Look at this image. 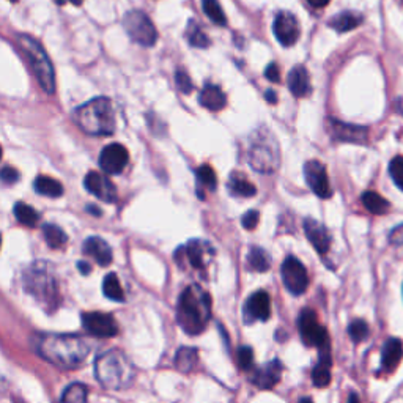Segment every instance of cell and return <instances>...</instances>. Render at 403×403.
I'll use <instances>...</instances> for the list:
<instances>
[{
  "instance_id": "cell-1",
  "label": "cell",
  "mask_w": 403,
  "mask_h": 403,
  "mask_svg": "<svg viewBox=\"0 0 403 403\" xmlns=\"http://www.w3.org/2000/svg\"><path fill=\"white\" fill-rule=\"evenodd\" d=\"M35 343L43 359L62 369L77 367L90 353L89 343L75 334H40Z\"/></svg>"
},
{
  "instance_id": "cell-2",
  "label": "cell",
  "mask_w": 403,
  "mask_h": 403,
  "mask_svg": "<svg viewBox=\"0 0 403 403\" xmlns=\"http://www.w3.org/2000/svg\"><path fill=\"white\" fill-rule=\"evenodd\" d=\"M211 318V296L199 285H189L180 295L177 323L189 335L200 334Z\"/></svg>"
},
{
  "instance_id": "cell-3",
  "label": "cell",
  "mask_w": 403,
  "mask_h": 403,
  "mask_svg": "<svg viewBox=\"0 0 403 403\" xmlns=\"http://www.w3.org/2000/svg\"><path fill=\"white\" fill-rule=\"evenodd\" d=\"M95 375L106 389L123 391L133 383L136 370L127 355L119 350H111L98 356L95 362Z\"/></svg>"
},
{
  "instance_id": "cell-4",
  "label": "cell",
  "mask_w": 403,
  "mask_h": 403,
  "mask_svg": "<svg viewBox=\"0 0 403 403\" xmlns=\"http://www.w3.org/2000/svg\"><path fill=\"white\" fill-rule=\"evenodd\" d=\"M77 127L90 136H112L115 131V112L112 101L106 97L93 98L75 112Z\"/></svg>"
},
{
  "instance_id": "cell-5",
  "label": "cell",
  "mask_w": 403,
  "mask_h": 403,
  "mask_svg": "<svg viewBox=\"0 0 403 403\" xmlns=\"http://www.w3.org/2000/svg\"><path fill=\"white\" fill-rule=\"evenodd\" d=\"M249 166L260 173H273L279 167V144L268 128L254 131L247 150Z\"/></svg>"
},
{
  "instance_id": "cell-6",
  "label": "cell",
  "mask_w": 403,
  "mask_h": 403,
  "mask_svg": "<svg viewBox=\"0 0 403 403\" xmlns=\"http://www.w3.org/2000/svg\"><path fill=\"white\" fill-rule=\"evenodd\" d=\"M18 41L19 46L23 48V50L26 53L28 62H31V67L35 72L36 79H38L41 89L48 95H54L55 72L45 48H43L41 43L36 41L33 36L26 33L18 35Z\"/></svg>"
},
{
  "instance_id": "cell-7",
  "label": "cell",
  "mask_w": 403,
  "mask_h": 403,
  "mask_svg": "<svg viewBox=\"0 0 403 403\" xmlns=\"http://www.w3.org/2000/svg\"><path fill=\"white\" fill-rule=\"evenodd\" d=\"M123 26L127 28L128 35L131 40L136 41L137 45L150 48L155 46L158 40V32L156 27L153 26L151 19L141 10H133L127 13V16L123 19Z\"/></svg>"
},
{
  "instance_id": "cell-8",
  "label": "cell",
  "mask_w": 403,
  "mask_h": 403,
  "mask_svg": "<svg viewBox=\"0 0 403 403\" xmlns=\"http://www.w3.org/2000/svg\"><path fill=\"white\" fill-rule=\"evenodd\" d=\"M298 329L301 339L309 347H317L320 351L329 350V335L326 329L318 323L317 313L312 309H304L299 313Z\"/></svg>"
},
{
  "instance_id": "cell-9",
  "label": "cell",
  "mask_w": 403,
  "mask_h": 403,
  "mask_svg": "<svg viewBox=\"0 0 403 403\" xmlns=\"http://www.w3.org/2000/svg\"><path fill=\"white\" fill-rule=\"evenodd\" d=\"M24 282H27V291L35 295L36 299H46V301L54 303L57 296V287L53 276L46 273V269L40 267V263H35L32 269L27 271L24 276Z\"/></svg>"
},
{
  "instance_id": "cell-10",
  "label": "cell",
  "mask_w": 403,
  "mask_h": 403,
  "mask_svg": "<svg viewBox=\"0 0 403 403\" xmlns=\"http://www.w3.org/2000/svg\"><path fill=\"white\" fill-rule=\"evenodd\" d=\"M281 273L285 289H287L291 295H303L307 287H309V274H307L306 267L296 257H293V255H289V257L284 260Z\"/></svg>"
},
{
  "instance_id": "cell-11",
  "label": "cell",
  "mask_w": 403,
  "mask_h": 403,
  "mask_svg": "<svg viewBox=\"0 0 403 403\" xmlns=\"http://www.w3.org/2000/svg\"><path fill=\"white\" fill-rule=\"evenodd\" d=\"M304 177L307 185L312 189L315 195H318L320 199H329L333 195L331 185H329L328 172L326 167L317 159L307 161L304 164Z\"/></svg>"
},
{
  "instance_id": "cell-12",
  "label": "cell",
  "mask_w": 403,
  "mask_h": 403,
  "mask_svg": "<svg viewBox=\"0 0 403 403\" xmlns=\"http://www.w3.org/2000/svg\"><path fill=\"white\" fill-rule=\"evenodd\" d=\"M129 163V153L122 144L106 145L100 153L98 164L109 175H119Z\"/></svg>"
},
{
  "instance_id": "cell-13",
  "label": "cell",
  "mask_w": 403,
  "mask_h": 403,
  "mask_svg": "<svg viewBox=\"0 0 403 403\" xmlns=\"http://www.w3.org/2000/svg\"><path fill=\"white\" fill-rule=\"evenodd\" d=\"M84 328L95 337H114L119 333V326L111 313L104 312H85L82 313Z\"/></svg>"
},
{
  "instance_id": "cell-14",
  "label": "cell",
  "mask_w": 403,
  "mask_h": 403,
  "mask_svg": "<svg viewBox=\"0 0 403 403\" xmlns=\"http://www.w3.org/2000/svg\"><path fill=\"white\" fill-rule=\"evenodd\" d=\"M273 32L282 46L290 48L299 40V32L301 31H299L295 14H291L290 11H279L276 14Z\"/></svg>"
},
{
  "instance_id": "cell-15",
  "label": "cell",
  "mask_w": 403,
  "mask_h": 403,
  "mask_svg": "<svg viewBox=\"0 0 403 403\" xmlns=\"http://www.w3.org/2000/svg\"><path fill=\"white\" fill-rule=\"evenodd\" d=\"M177 254L185 255L186 262L195 269H202L207 267L210 257H213L215 249L210 243L203 240H190L186 246L180 247Z\"/></svg>"
},
{
  "instance_id": "cell-16",
  "label": "cell",
  "mask_w": 403,
  "mask_h": 403,
  "mask_svg": "<svg viewBox=\"0 0 403 403\" xmlns=\"http://www.w3.org/2000/svg\"><path fill=\"white\" fill-rule=\"evenodd\" d=\"M84 186L89 193H92L95 197H98L102 202H117V188L106 175L100 172H89L84 178Z\"/></svg>"
},
{
  "instance_id": "cell-17",
  "label": "cell",
  "mask_w": 403,
  "mask_h": 403,
  "mask_svg": "<svg viewBox=\"0 0 403 403\" xmlns=\"http://www.w3.org/2000/svg\"><path fill=\"white\" fill-rule=\"evenodd\" d=\"M243 313L247 325H251L257 320L267 321L271 315V298L268 293L265 290H259L249 296Z\"/></svg>"
},
{
  "instance_id": "cell-18",
  "label": "cell",
  "mask_w": 403,
  "mask_h": 403,
  "mask_svg": "<svg viewBox=\"0 0 403 403\" xmlns=\"http://www.w3.org/2000/svg\"><path fill=\"white\" fill-rule=\"evenodd\" d=\"M329 127H331V134L335 141L351 142V144L367 142V134H369L367 128L356 127V124H347L334 119L329 120Z\"/></svg>"
},
{
  "instance_id": "cell-19",
  "label": "cell",
  "mask_w": 403,
  "mask_h": 403,
  "mask_svg": "<svg viewBox=\"0 0 403 403\" xmlns=\"http://www.w3.org/2000/svg\"><path fill=\"white\" fill-rule=\"evenodd\" d=\"M304 232L307 240L311 241V245L315 247V251L318 254H326L329 251V246H331V237H329V232L323 224H320L318 221H315L312 217H307L304 221Z\"/></svg>"
},
{
  "instance_id": "cell-20",
  "label": "cell",
  "mask_w": 403,
  "mask_h": 403,
  "mask_svg": "<svg viewBox=\"0 0 403 403\" xmlns=\"http://www.w3.org/2000/svg\"><path fill=\"white\" fill-rule=\"evenodd\" d=\"M282 370L284 367L279 359H273V361L268 362L267 365L255 370L251 381L255 386L260 387V389H273V387L279 383Z\"/></svg>"
},
{
  "instance_id": "cell-21",
  "label": "cell",
  "mask_w": 403,
  "mask_h": 403,
  "mask_svg": "<svg viewBox=\"0 0 403 403\" xmlns=\"http://www.w3.org/2000/svg\"><path fill=\"white\" fill-rule=\"evenodd\" d=\"M82 251L85 255H90L97 260L98 265L109 267L112 263V249L104 240L100 237H90L84 241Z\"/></svg>"
},
{
  "instance_id": "cell-22",
  "label": "cell",
  "mask_w": 403,
  "mask_h": 403,
  "mask_svg": "<svg viewBox=\"0 0 403 403\" xmlns=\"http://www.w3.org/2000/svg\"><path fill=\"white\" fill-rule=\"evenodd\" d=\"M287 82H289L290 92L295 95L296 98L309 97L311 92H312L311 76H309V72H307L306 67H303V65H296V67L289 72Z\"/></svg>"
},
{
  "instance_id": "cell-23",
  "label": "cell",
  "mask_w": 403,
  "mask_h": 403,
  "mask_svg": "<svg viewBox=\"0 0 403 403\" xmlns=\"http://www.w3.org/2000/svg\"><path fill=\"white\" fill-rule=\"evenodd\" d=\"M403 358V343L400 339L391 337L387 339L383 347V355H381V369L385 372H392L397 367Z\"/></svg>"
},
{
  "instance_id": "cell-24",
  "label": "cell",
  "mask_w": 403,
  "mask_h": 403,
  "mask_svg": "<svg viewBox=\"0 0 403 403\" xmlns=\"http://www.w3.org/2000/svg\"><path fill=\"white\" fill-rule=\"evenodd\" d=\"M199 102L208 111H222L227 104V97L225 93L221 90V87L207 84L200 92Z\"/></svg>"
},
{
  "instance_id": "cell-25",
  "label": "cell",
  "mask_w": 403,
  "mask_h": 403,
  "mask_svg": "<svg viewBox=\"0 0 403 403\" xmlns=\"http://www.w3.org/2000/svg\"><path fill=\"white\" fill-rule=\"evenodd\" d=\"M362 24V14L356 11H343L335 14V16L329 21V27H333L335 32L345 33L353 31L358 26Z\"/></svg>"
},
{
  "instance_id": "cell-26",
  "label": "cell",
  "mask_w": 403,
  "mask_h": 403,
  "mask_svg": "<svg viewBox=\"0 0 403 403\" xmlns=\"http://www.w3.org/2000/svg\"><path fill=\"white\" fill-rule=\"evenodd\" d=\"M312 381L317 387H326L331 383V355H320L318 364L312 370Z\"/></svg>"
},
{
  "instance_id": "cell-27",
  "label": "cell",
  "mask_w": 403,
  "mask_h": 403,
  "mask_svg": "<svg viewBox=\"0 0 403 403\" xmlns=\"http://www.w3.org/2000/svg\"><path fill=\"white\" fill-rule=\"evenodd\" d=\"M227 186H229L232 195L238 197H254L255 193H257V188H255L243 173H232Z\"/></svg>"
},
{
  "instance_id": "cell-28",
  "label": "cell",
  "mask_w": 403,
  "mask_h": 403,
  "mask_svg": "<svg viewBox=\"0 0 403 403\" xmlns=\"http://www.w3.org/2000/svg\"><path fill=\"white\" fill-rule=\"evenodd\" d=\"M33 188L38 194L45 197H53V199L63 195V186L60 183H58L55 178L45 177V175H40V177L35 178Z\"/></svg>"
},
{
  "instance_id": "cell-29",
  "label": "cell",
  "mask_w": 403,
  "mask_h": 403,
  "mask_svg": "<svg viewBox=\"0 0 403 403\" xmlns=\"http://www.w3.org/2000/svg\"><path fill=\"white\" fill-rule=\"evenodd\" d=\"M361 202L365 210L370 211L372 215H385L389 211V202L383 199L375 190H365L361 197Z\"/></svg>"
},
{
  "instance_id": "cell-30",
  "label": "cell",
  "mask_w": 403,
  "mask_h": 403,
  "mask_svg": "<svg viewBox=\"0 0 403 403\" xmlns=\"http://www.w3.org/2000/svg\"><path fill=\"white\" fill-rule=\"evenodd\" d=\"M247 265L255 273H265L271 268L269 254L262 247H251V251L247 254Z\"/></svg>"
},
{
  "instance_id": "cell-31",
  "label": "cell",
  "mask_w": 403,
  "mask_h": 403,
  "mask_svg": "<svg viewBox=\"0 0 403 403\" xmlns=\"http://www.w3.org/2000/svg\"><path fill=\"white\" fill-rule=\"evenodd\" d=\"M197 361H199V355H197V350L193 347H181L177 351V355H175V367L183 373L194 370Z\"/></svg>"
},
{
  "instance_id": "cell-32",
  "label": "cell",
  "mask_w": 403,
  "mask_h": 403,
  "mask_svg": "<svg viewBox=\"0 0 403 403\" xmlns=\"http://www.w3.org/2000/svg\"><path fill=\"white\" fill-rule=\"evenodd\" d=\"M102 291H104V296L112 299V301H117V303L124 301V293L122 289V284H120L119 276H117L115 273H111L104 277V281H102Z\"/></svg>"
},
{
  "instance_id": "cell-33",
  "label": "cell",
  "mask_w": 403,
  "mask_h": 403,
  "mask_svg": "<svg viewBox=\"0 0 403 403\" xmlns=\"http://www.w3.org/2000/svg\"><path fill=\"white\" fill-rule=\"evenodd\" d=\"M43 235H45V240L49 247L53 249H60L65 243H67V233H65L60 227L55 224H45L43 225Z\"/></svg>"
},
{
  "instance_id": "cell-34",
  "label": "cell",
  "mask_w": 403,
  "mask_h": 403,
  "mask_svg": "<svg viewBox=\"0 0 403 403\" xmlns=\"http://www.w3.org/2000/svg\"><path fill=\"white\" fill-rule=\"evenodd\" d=\"M89 389L82 383H71L65 387L60 403H87Z\"/></svg>"
},
{
  "instance_id": "cell-35",
  "label": "cell",
  "mask_w": 403,
  "mask_h": 403,
  "mask_svg": "<svg viewBox=\"0 0 403 403\" xmlns=\"http://www.w3.org/2000/svg\"><path fill=\"white\" fill-rule=\"evenodd\" d=\"M14 216H16L18 221L26 225V227H35L36 224H38V219H40V215L36 213V211L33 210V207H31V205H27V203H23V202H18L16 205H14Z\"/></svg>"
},
{
  "instance_id": "cell-36",
  "label": "cell",
  "mask_w": 403,
  "mask_h": 403,
  "mask_svg": "<svg viewBox=\"0 0 403 403\" xmlns=\"http://www.w3.org/2000/svg\"><path fill=\"white\" fill-rule=\"evenodd\" d=\"M202 10L205 14H207L211 23L222 27L227 26V18L221 9L219 0H202Z\"/></svg>"
},
{
  "instance_id": "cell-37",
  "label": "cell",
  "mask_w": 403,
  "mask_h": 403,
  "mask_svg": "<svg viewBox=\"0 0 403 403\" xmlns=\"http://www.w3.org/2000/svg\"><path fill=\"white\" fill-rule=\"evenodd\" d=\"M195 180H197V186L199 188H205L208 190H215L217 186V177L213 168L208 164H203L200 167H197L195 171Z\"/></svg>"
},
{
  "instance_id": "cell-38",
  "label": "cell",
  "mask_w": 403,
  "mask_h": 403,
  "mask_svg": "<svg viewBox=\"0 0 403 403\" xmlns=\"http://www.w3.org/2000/svg\"><path fill=\"white\" fill-rule=\"evenodd\" d=\"M186 36H188L190 45H193L194 48H203L205 49V48H208L211 45V41L207 36V33L202 31L200 26L197 24L194 19L189 21Z\"/></svg>"
},
{
  "instance_id": "cell-39",
  "label": "cell",
  "mask_w": 403,
  "mask_h": 403,
  "mask_svg": "<svg viewBox=\"0 0 403 403\" xmlns=\"http://www.w3.org/2000/svg\"><path fill=\"white\" fill-rule=\"evenodd\" d=\"M369 334H370L369 325L365 323V321L361 320V318L353 320L350 323V326H348V335L351 337V340L356 342V343L364 342L369 337Z\"/></svg>"
},
{
  "instance_id": "cell-40",
  "label": "cell",
  "mask_w": 403,
  "mask_h": 403,
  "mask_svg": "<svg viewBox=\"0 0 403 403\" xmlns=\"http://www.w3.org/2000/svg\"><path fill=\"white\" fill-rule=\"evenodd\" d=\"M389 175L397 185L403 190V156H395L391 164H389Z\"/></svg>"
},
{
  "instance_id": "cell-41",
  "label": "cell",
  "mask_w": 403,
  "mask_h": 403,
  "mask_svg": "<svg viewBox=\"0 0 403 403\" xmlns=\"http://www.w3.org/2000/svg\"><path fill=\"white\" fill-rule=\"evenodd\" d=\"M175 84H177L178 87V90L181 93H185V95H189L190 92H193V80H190L189 75L186 71H183V70H177L175 71Z\"/></svg>"
},
{
  "instance_id": "cell-42",
  "label": "cell",
  "mask_w": 403,
  "mask_h": 403,
  "mask_svg": "<svg viewBox=\"0 0 403 403\" xmlns=\"http://www.w3.org/2000/svg\"><path fill=\"white\" fill-rule=\"evenodd\" d=\"M254 364V350L251 347H241L238 350V365L243 370H249Z\"/></svg>"
},
{
  "instance_id": "cell-43",
  "label": "cell",
  "mask_w": 403,
  "mask_h": 403,
  "mask_svg": "<svg viewBox=\"0 0 403 403\" xmlns=\"http://www.w3.org/2000/svg\"><path fill=\"white\" fill-rule=\"evenodd\" d=\"M259 219H260L259 211L251 210V211H247V213L243 216V219H241V224H243V227H245L246 230H254L255 227H257V224H259Z\"/></svg>"
},
{
  "instance_id": "cell-44",
  "label": "cell",
  "mask_w": 403,
  "mask_h": 403,
  "mask_svg": "<svg viewBox=\"0 0 403 403\" xmlns=\"http://www.w3.org/2000/svg\"><path fill=\"white\" fill-rule=\"evenodd\" d=\"M19 172L16 168H13L10 166H5L2 168V181L6 183V185H13V183H18L19 181Z\"/></svg>"
},
{
  "instance_id": "cell-45",
  "label": "cell",
  "mask_w": 403,
  "mask_h": 403,
  "mask_svg": "<svg viewBox=\"0 0 403 403\" xmlns=\"http://www.w3.org/2000/svg\"><path fill=\"white\" fill-rule=\"evenodd\" d=\"M389 241L394 246H403V224L394 227L389 233Z\"/></svg>"
},
{
  "instance_id": "cell-46",
  "label": "cell",
  "mask_w": 403,
  "mask_h": 403,
  "mask_svg": "<svg viewBox=\"0 0 403 403\" xmlns=\"http://www.w3.org/2000/svg\"><path fill=\"white\" fill-rule=\"evenodd\" d=\"M265 77L271 82H279L281 75H279V68H277L276 63H269L267 70H265Z\"/></svg>"
},
{
  "instance_id": "cell-47",
  "label": "cell",
  "mask_w": 403,
  "mask_h": 403,
  "mask_svg": "<svg viewBox=\"0 0 403 403\" xmlns=\"http://www.w3.org/2000/svg\"><path fill=\"white\" fill-rule=\"evenodd\" d=\"M77 268H79V271H80V274H84V276L92 273V267H90L87 262H84V260H80V262L77 263Z\"/></svg>"
},
{
  "instance_id": "cell-48",
  "label": "cell",
  "mask_w": 403,
  "mask_h": 403,
  "mask_svg": "<svg viewBox=\"0 0 403 403\" xmlns=\"http://www.w3.org/2000/svg\"><path fill=\"white\" fill-rule=\"evenodd\" d=\"M307 2H309L313 9H323L331 0H307Z\"/></svg>"
},
{
  "instance_id": "cell-49",
  "label": "cell",
  "mask_w": 403,
  "mask_h": 403,
  "mask_svg": "<svg viewBox=\"0 0 403 403\" xmlns=\"http://www.w3.org/2000/svg\"><path fill=\"white\" fill-rule=\"evenodd\" d=\"M265 100L269 102V104H276L277 102V95H276V92L274 90H267V93H265Z\"/></svg>"
},
{
  "instance_id": "cell-50",
  "label": "cell",
  "mask_w": 403,
  "mask_h": 403,
  "mask_svg": "<svg viewBox=\"0 0 403 403\" xmlns=\"http://www.w3.org/2000/svg\"><path fill=\"white\" fill-rule=\"evenodd\" d=\"M87 213H92L93 216H101V210H98L95 205H87Z\"/></svg>"
},
{
  "instance_id": "cell-51",
  "label": "cell",
  "mask_w": 403,
  "mask_h": 403,
  "mask_svg": "<svg viewBox=\"0 0 403 403\" xmlns=\"http://www.w3.org/2000/svg\"><path fill=\"white\" fill-rule=\"evenodd\" d=\"M348 403H359V397L355 394V392H351L348 395Z\"/></svg>"
},
{
  "instance_id": "cell-52",
  "label": "cell",
  "mask_w": 403,
  "mask_h": 403,
  "mask_svg": "<svg viewBox=\"0 0 403 403\" xmlns=\"http://www.w3.org/2000/svg\"><path fill=\"white\" fill-rule=\"evenodd\" d=\"M82 2H84V0H70V4H72V5H76V6H79V5H82Z\"/></svg>"
},
{
  "instance_id": "cell-53",
  "label": "cell",
  "mask_w": 403,
  "mask_h": 403,
  "mask_svg": "<svg viewBox=\"0 0 403 403\" xmlns=\"http://www.w3.org/2000/svg\"><path fill=\"white\" fill-rule=\"evenodd\" d=\"M54 2H55L57 5H65V4H68L70 0H54Z\"/></svg>"
},
{
  "instance_id": "cell-54",
  "label": "cell",
  "mask_w": 403,
  "mask_h": 403,
  "mask_svg": "<svg viewBox=\"0 0 403 403\" xmlns=\"http://www.w3.org/2000/svg\"><path fill=\"white\" fill-rule=\"evenodd\" d=\"M299 403H312V399L311 397H304V399L299 400Z\"/></svg>"
},
{
  "instance_id": "cell-55",
  "label": "cell",
  "mask_w": 403,
  "mask_h": 403,
  "mask_svg": "<svg viewBox=\"0 0 403 403\" xmlns=\"http://www.w3.org/2000/svg\"><path fill=\"white\" fill-rule=\"evenodd\" d=\"M10 2H18V0H10Z\"/></svg>"
}]
</instances>
